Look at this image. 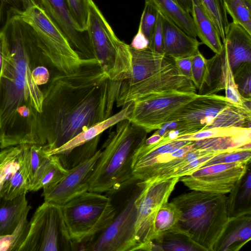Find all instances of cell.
<instances>
[{"instance_id":"1","label":"cell","mask_w":251,"mask_h":251,"mask_svg":"<svg viewBox=\"0 0 251 251\" xmlns=\"http://www.w3.org/2000/svg\"><path fill=\"white\" fill-rule=\"evenodd\" d=\"M110 79L99 61L87 59L75 73L57 72L42 90L37 127L49 152L111 116L121 84Z\"/></svg>"},{"instance_id":"2","label":"cell","mask_w":251,"mask_h":251,"mask_svg":"<svg viewBox=\"0 0 251 251\" xmlns=\"http://www.w3.org/2000/svg\"><path fill=\"white\" fill-rule=\"evenodd\" d=\"M1 31L3 55L0 73V148L22 144L41 145L37 118L43 93L34 82L32 73L38 66H49L34 30L27 23L14 17Z\"/></svg>"},{"instance_id":"3","label":"cell","mask_w":251,"mask_h":251,"mask_svg":"<svg viewBox=\"0 0 251 251\" xmlns=\"http://www.w3.org/2000/svg\"><path fill=\"white\" fill-rule=\"evenodd\" d=\"M116 125L101 149V154L89 180L88 191L105 193L133 177V157L148 133L128 119Z\"/></svg>"},{"instance_id":"4","label":"cell","mask_w":251,"mask_h":251,"mask_svg":"<svg viewBox=\"0 0 251 251\" xmlns=\"http://www.w3.org/2000/svg\"><path fill=\"white\" fill-rule=\"evenodd\" d=\"M172 202L181 213L177 228L203 251H213L229 218L227 196L192 190Z\"/></svg>"},{"instance_id":"5","label":"cell","mask_w":251,"mask_h":251,"mask_svg":"<svg viewBox=\"0 0 251 251\" xmlns=\"http://www.w3.org/2000/svg\"><path fill=\"white\" fill-rule=\"evenodd\" d=\"M145 181L133 177L106 192L115 214L112 222L86 244L82 251H136L135 227L138 204Z\"/></svg>"},{"instance_id":"6","label":"cell","mask_w":251,"mask_h":251,"mask_svg":"<svg viewBox=\"0 0 251 251\" xmlns=\"http://www.w3.org/2000/svg\"><path fill=\"white\" fill-rule=\"evenodd\" d=\"M178 121L184 134L213 127H251V110L216 94L199 95L179 109L169 122Z\"/></svg>"},{"instance_id":"7","label":"cell","mask_w":251,"mask_h":251,"mask_svg":"<svg viewBox=\"0 0 251 251\" xmlns=\"http://www.w3.org/2000/svg\"><path fill=\"white\" fill-rule=\"evenodd\" d=\"M61 206L70 236L81 251L110 224L115 214L109 197L94 192H86Z\"/></svg>"},{"instance_id":"8","label":"cell","mask_w":251,"mask_h":251,"mask_svg":"<svg viewBox=\"0 0 251 251\" xmlns=\"http://www.w3.org/2000/svg\"><path fill=\"white\" fill-rule=\"evenodd\" d=\"M34 30L50 69L66 75L76 72L87 59L81 57L67 37L37 1L18 17Z\"/></svg>"},{"instance_id":"9","label":"cell","mask_w":251,"mask_h":251,"mask_svg":"<svg viewBox=\"0 0 251 251\" xmlns=\"http://www.w3.org/2000/svg\"><path fill=\"white\" fill-rule=\"evenodd\" d=\"M88 10L86 32L95 58L110 79L122 82L130 75V46L117 37L92 0H88Z\"/></svg>"},{"instance_id":"10","label":"cell","mask_w":251,"mask_h":251,"mask_svg":"<svg viewBox=\"0 0 251 251\" xmlns=\"http://www.w3.org/2000/svg\"><path fill=\"white\" fill-rule=\"evenodd\" d=\"M77 250L72 241L62 206L44 201L30 222L26 237L18 251H72Z\"/></svg>"},{"instance_id":"11","label":"cell","mask_w":251,"mask_h":251,"mask_svg":"<svg viewBox=\"0 0 251 251\" xmlns=\"http://www.w3.org/2000/svg\"><path fill=\"white\" fill-rule=\"evenodd\" d=\"M179 177L149 179L140 196L135 227L136 251H152L155 239L154 221L161 206L168 201Z\"/></svg>"},{"instance_id":"12","label":"cell","mask_w":251,"mask_h":251,"mask_svg":"<svg viewBox=\"0 0 251 251\" xmlns=\"http://www.w3.org/2000/svg\"><path fill=\"white\" fill-rule=\"evenodd\" d=\"M198 95L195 92H174L134 101L128 120L149 133L169 122L179 109Z\"/></svg>"},{"instance_id":"13","label":"cell","mask_w":251,"mask_h":251,"mask_svg":"<svg viewBox=\"0 0 251 251\" xmlns=\"http://www.w3.org/2000/svg\"><path fill=\"white\" fill-rule=\"evenodd\" d=\"M192 80L182 75L174 60L157 74L133 86L120 88L116 103L123 107L127 103L164 93L181 92H195Z\"/></svg>"},{"instance_id":"14","label":"cell","mask_w":251,"mask_h":251,"mask_svg":"<svg viewBox=\"0 0 251 251\" xmlns=\"http://www.w3.org/2000/svg\"><path fill=\"white\" fill-rule=\"evenodd\" d=\"M250 163L236 162L204 166L180 177L179 180L191 190L226 195L245 174Z\"/></svg>"},{"instance_id":"15","label":"cell","mask_w":251,"mask_h":251,"mask_svg":"<svg viewBox=\"0 0 251 251\" xmlns=\"http://www.w3.org/2000/svg\"><path fill=\"white\" fill-rule=\"evenodd\" d=\"M101 152L68 170V173L56 183L43 188L44 201L62 206L79 195L88 191L89 180Z\"/></svg>"},{"instance_id":"16","label":"cell","mask_w":251,"mask_h":251,"mask_svg":"<svg viewBox=\"0 0 251 251\" xmlns=\"http://www.w3.org/2000/svg\"><path fill=\"white\" fill-rule=\"evenodd\" d=\"M207 66L208 74L206 80L198 94L210 95L225 90V97L230 102L245 107L243 104L245 98L242 97L238 92L223 45L220 53L215 54L212 58L207 59Z\"/></svg>"},{"instance_id":"17","label":"cell","mask_w":251,"mask_h":251,"mask_svg":"<svg viewBox=\"0 0 251 251\" xmlns=\"http://www.w3.org/2000/svg\"><path fill=\"white\" fill-rule=\"evenodd\" d=\"M36 0L61 29L81 57L95 58L87 32L78 30L66 0Z\"/></svg>"},{"instance_id":"18","label":"cell","mask_w":251,"mask_h":251,"mask_svg":"<svg viewBox=\"0 0 251 251\" xmlns=\"http://www.w3.org/2000/svg\"><path fill=\"white\" fill-rule=\"evenodd\" d=\"M130 46V45H129ZM131 65L130 76L122 81L120 88L128 87L157 74L170 64L173 58L151 51L135 50L130 46Z\"/></svg>"},{"instance_id":"19","label":"cell","mask_w":251,"mask_h":251,"mask_svg":"<svg viewBox=\"0 0 251 251\" xmlns=\"http://www.w3.org/2000/svg\"><path fill=\"white\" fill-rule=\"evenodd\" d=\"M163 49L166 56L173 58L192 56L202 44L181 30L163 15Z\"/></svg>"},{"instance_id":"20","label":"cell","mask_w":251,"mask_h":251,"mask_svg":"<svg viewBox=\"0 0 251 251\" xmlns=\"http://www.w3.org/2000/svg\"><path fill=\"white\" fill-rule=\"evenodd\" d=\"M251 238V213L230 217L213 251H238Z\"/></svg>"},{"instance_id":"21","label":"cell","mask_w":251,"mask_h":251,"mask_svg":"<svg viewBox=\"0 0 251 251\" xmlns=\"http://www.w3.org/2000/svg\"><path fill=\"white\" fill-rule=\"evenodd\" d=\"M223 45L233 72L241 64L251 63V34L241 25L229 23Z\"/></svg>"},{"instance_id":"22","label":"cell","mask_w":251,"mask_h":251,"mask_svg":"<svg viewBox=\"0 0 251 251\" xmlns=\"http://www.w3.org/2000/svg\"><path fill=\"white\" fill-rule=\"evenodd\" d=\"M133 101H131L123 106L116 114L107 119L97 123L81 131L60 147L48 153L50 155L66 154L74 148L82 145L100 135L108 128L116 125L118 122L128 119L133 107Z\"/></svg>"},{"instance_id":"23","label":"cell","mask_w":251,"mask_h":251,"mask_svg":"<svg viewBox=\"0 0 251 251\" xmlns=\"http://www.w3.org/2000/svg\"><path fill=\"white\" fill-rule=\"evenodd\" d=\"M196 28L197 36L202 44L209 47L215 54L221 52L223 43L214 23L207 14L200 0H193L191 13Z\"/></svg>"},{"instance_id":"24","label":"cell","mask_w":251,"mask_h":251,"mask_svg":"<svg viewBox=\"0 0 251 251\" xmlns=\"http://www.w3.org/2000/svg\"><path fill=\"white\" fill-rule=\"evenodd\" d=\"M26 193L10 200L0 197V236L12 233L24 215L28 213Z\"/></svg>"},{"instance_id":"25","label":"cell","mask_w":251,"mask_h":251,"mask_svg":"<svg viewBox=\"0 0 251 251\" xmlns=\"http://www.w3.org/2000/svg\"><path fill=\"white\" fill-rule=\"evenodd\" d=\"M227 197L229 218L251 213V163Z\"/></svg>"},{"instance_id":"26","label":"cell","mask_w":251,"mask_h":251,"mask_svg":"<svg viewBox=\"0 0 251 251\" xmlns=\"http://www.w3.org/2000/svg\"><path fill=\"white\" fill-rule=\"evenodd\" d=\"M29 144H24L20 167L12 176L5 181L0 191V197L10 200L29 191Z\"/></svg>"},{"instance_id":"27","label":"cell","mask_w":251,"mask_h":251,"mask_svg":"<svg viewBox=\"0 0 251 251\" xmlns=\"http://www.w3.org/2000/svg\"><path fill=\"white\" fill-rule=\"evenodd\" d=\"M152 2L159 12L172 21L188 35L196 38L197 33L190 13L186 12L174 0H145Z\"/></svg>"},{"instance_id":"28","label":"cell","mask_w":251,"mask_h":251,"mask_svg":"<svg viewBox=\"0 0 251 251\" xmlns=\"http://www.w3.org/2000/svg\"><path fill=\"white\" fill-rule=\"evenodd\" d=\"M68 172L58 155H50L37 173L29 191H37L56 183Z\"/></svg>"},{"instance_id":"29","label":"cell","mask_w":251,"mask_h":251,"mask_svg":"<svg viewBox=\"0 0 251 251\" xmlns=\"http://www.w3.org/2000/svg\"><path fill=\"white\" fill-rule=\"evenodd\" d=\"M195 147L206 151H228L251 144V128L232 136L194 141Z\"/></svg>"},{"instance_id":"30","label":"cell","mask_w":251,"mask_h":251,"mask_svg":"<svg viewBox=\"0 0 251 251\" xmlns=\"http://www.w3.org/2000/svg\"><path fill=\"white\" fill-rule=\"evenodd\" d=\"M153 242L156 245L158 251H203L188 235L177 227L164 233Z\"/></svg>"},{"instance_id":"31","label":"cell","mask_w":251,"mask_h":251,"mask_svg":"<svg viewBox=\"0 0 251 251\" xmlns=\"http://www.w3.org/2000/svg\"><path fill=\"white\" fill-rule=\"evenodd\" d=\"M180 216V211L172 201H167L163 203L155 217L154 241L164 233L176 228Z\"/></svg>"},{"instance_id":"32","label":"cell","mask_w":251,"mask_h":251,"mask_svg":"<svg viewBox=\"0 0 251 251\" xmlns=\"http://www.w3.org/2000/svg\"><path fill=\"white\" fill-rule=\"evenodd\" d=\"M100 135L91 141L73 149L66 154H58L61 162L66 169H70L87 160L98 151Z\"/></svg>"},{"instance_id":"33","label":"cell","mask_w":251,"mask_h":251,"mask_svg":"<svg viewBox=\"0 0 251 251\" xmlns=\"http://www.w3.org/2000/svg\"><path fill=\"white\" fill-rule=\"evenodd\" d=\"M207 14L217 29L224 42L229 22L226 12L225 0H200Z\"/></svg>"},{"instance_id":"34","label":"cell","mask_w":251,"mask_h":251,"mask_svg":"<svg viewBox=\"0 0 251 251\" xmlns=\"http://www.w3.org/2000/svg\"><path fill=\"white\" fill-rule=\"evenodd\" d=\"M227 14L251 34V0H225Z\"/></svg>"},{"instance_id":"35","label":"cell","mask_w":251,"mask_h":251,"mask_svg":"<svg viewBox=\"0 0 251 251\" xmlns=\"http://www.w3.org/2000/svg\"><path fill=\"white\" fill-rule=\"evenodd\" d=\"M22 218L14 231L9 234L0 236V251H18L25 240L29 229L27 215Z\"/></svg>"},{"instance_id":"36","label":"cell","mask_w":251,"mask_h":251,"mask_svg":"<svg viewBox=\"0 0 251 251\" xmlns=\"http://www.w3.org/2000/svg\"><path fill=\"white\" fill-rule=\"evenodd\" d=\"M36 0H0V31L11 19L20 17Z\"/></svg>"},{"instance_id":"37","label":"cell","mask_w":251,"mask_h":251,"mask_svg":"<svg viewBox=\"0 0 251 251\" xmlns=\"http://www.w3.org/2000/svg\"><path fill=\"white\" fill-rule=\"evenodd\" d=\"M251 144L226 151L214 155L202 167L221 163H231L236 162H251Z\"/></svg>"},{"instance_id":"38","label":"cell","mask_w":251,"mask_h":251,"mask_svg":"<svg viewBox=\"0 0 251 251\" xmlns=\"http://www.w3.org/2000/svg\"><path fill=\"white\" fill-rule=\"evenodd\" d=\"M251 128V127H250ZM249 128L230 126L213 127L179 136L176 140L195 141L208 138L232 136L243 132Z\"/></svg>"},{"instance_id":"39","label":"cell","mask_w":251,"mask_h":251,"mask_svg":"<svg viewBox=\"0 0 251 251\" xmlns=\"http://www.w3.org/2000/svg\"><path fill=\"white\" fill-rule=\"evenodd\" d=\"M233 73L234 82L240 95L251 99V63L241 64Z\"/></svg>"},{"instance_id":"40","label":"cell","mask_w":251,"mask_h":251,"mask_svg":"<svg viewBox=\"0 0 251 251\" xmlns=\"http://www.w3.org/2000/svg\"><path fill=\"white\" fill-rule=\"evenodd\" d=\"M70 13L78 30L86 32L88 19L89 0H66Z\"/></svg>"},{"instance_id":"41","label":"cell","mask_w":251,"mask_h":251,"mask_svg":"<svg viewBox=\"0 0 251 251\" xmlns=\"http://www.w3.org/2000/svg\"><path fill=\"white\" fill-rule=\"evenodd\" d=\"M49 156L43 146L29 144L28 166L30 182V189L37 173Z\"/></svg>"},{"instance_id":"42","label":"cell","mask_w":251,"mask_h":251,"mask_svg":"<svg viewBox=\"0 0 251 251\" xmlns=\"http://www.w3.org/2000/svg\"><path fill=\"white\" fill-rule=\"evenodd\" d=\"M192 81L199 92L202 88L208 75L207 59L199 51L192 56Z\"/></svg>"},{"instance_id":"43","label":"cell","mask_w":251,"mask_h":251,"mask_svg":"<svg viewBox=\"0 0 251 251\" xmlns=\"http://www.w3.org/2000/svg\"><path fill=\"white\" fill-rule=\"evenodd\" d=\"M158 13L159 11L154 4L145 1V6L139 25L149 42L155 28Z\"/></svg>"},{"instance_id":"44","label":"cell","mask_w":251,"mask_h":251,"mask_svg":"<svg viewBox=\"0 0 251 251\" xmlns=\"http://www.w3.org/2000/svg\"><path fill=\"white\" fill-rule=\"evenodd\" d=\"M149 49L155 52L164 54L163 19L162 14L159 12L153 34L149 42Z\"/></svg>"},{"instance_id":"45","label":"cell","mask_w":251,"mask_h":251,"mask_svg":"<svg viewBox=\"0 0 251 251\" xmlns=\"http://www.w3.org/2000/svg\"><path fill=\"white\" fill-rule=\"evenodd\" d=\"M175 65L179 71L192 80V56L174 58Z\"/></svg>"},{"instance_id":"46","label":"cell","mask_w":251,"mask_h":251,"mask_svg":"<svg viewBox=\"0 0 251 251\" xmlns=\"http://www.w3.org/2000/svg\"><path fill=\"white\" fill-rule=\"evenodd\" d=\"M129 45L131 48L138 50H144L149 48V41L142 32L139 25L138 31Z\"/></svg>"},{"instance_id":"47","label":"cell","mask_w":251,"mask_h":251,"mask_svg":"<svg viewBox=\"0 0 251 251\" xmlns=\"http://www.w3.org/2000/svg\"><path fill=\"white\" fill-rule=\"evenodd\" d=\"M186 12L191 14L193 8V0H174Z\"/></svg>"},{"instance_id":"48","label":"cell","mask_w":251,"mask_h":251,"mask_svg":"<svg viewBox=\"0 0 251 251\" xmlns=\"http://www.w3.org/2000/svg\"><path fill=\"white\" fill-rule=\"evenodd\" d=\"M8 176L6 167L0 161V191L2 189L5 181L7 179Z\"/></svg>"},{"instance_id":"49","label":"cell","mask_w":251,"mask_h":251,"mask_svg":"<svg viewBox=\"0 0 251 251\" xmlns=\"http://www.w3.org/2000/svg\"><path fill=\"white\" fill-rule=\"evenodd\" d=\"M162 138V136L156 133H154L151 136L148 138H146L144 144L146 145H154L159 143Z\"/></svg>"},{"instance_id":"50","label":"cell","mask_w":251,"mask_h":251,"mask_svg":"<svg viewBox=\"0 0 251 251\" xmlns=\"http://www.w3.org/2000/svg\"><path fill=\"white\" fill-rule=\"evenodd\" d=\"M3 55V34L1 31H0V73L1 70Z\"/></svg>"}]
</instances>
